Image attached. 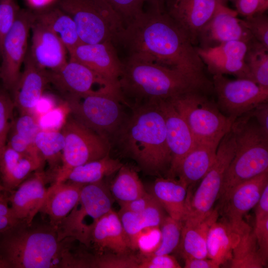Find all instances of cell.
<instances>
[{"label":"cell","instance_id":"44","mask_svg":"<svg viewBox=\"0 0 268 268\" xmlns=\"http://www.w3.org/2000/svg\"><path fill=\"white\" fill-rule=\"evenodd\" d=\"M242 20L254 39L268 49V16L265 13H257Z\"/></svg>","mask_w":268,"mask_h":268},{"label":"cell","instance_id":"23","mask_svg":"<svg viewBox=\"0 0 268 268\" xmlns=\"http://www.w3.org/2000/svg\"><path fill=\"white\" fill-rule=\"evenodd\" d=\"M23 64V71L11 91L12 98L20 113H31L50 82L49 73L48 70L41 68L34 62L29 49Z\"/></svg>","mask_w":268,"mask_h":268},{"label":"cell","instance_id":"4","mask_svg":"<svg viewBox=\"0 0 268 268\" xmlns=\"http://www.w3.org/2000/svg\"><path fill=\"white\" fill-rule=\"evenodd\" d=\"M132 111L112 143L134 160L145 173L152 175L168 173L171 155L161 110L155 104Z\"/></svg>","mask_w":268,"mask_h":268},{"label":"cell","instance_id":"17","mask_svg":"<svg viewBox=\"0 0 268 268\" xmlns=\"http://www.w3.org/2000/svg\"><path fill=\"white\" fill-rule=\"evenodd\" d=\"M238 14L236 10L222 4L200 34L198 43H201V47H213L231 41L249 44L255 40Z\"/></svg>","mask_w":268,"mask_h":268},{"label":"cell","instance_id":"58","mask_svg":"<svg viewBox=\"0 0 268 268\" xmlns=\"http://www.w3.org/2000/svg\"><path fill=\"white\" fill-rule=\"evenodd\" d=\"M4 191H7L6 189L0 183V194Z\"/></svg>","mask_w":268,"mask_h":268},{"label":"cell","instance_id":"43","mask_svg":"<svg viewBox=\"0 0 268 268\" xmlns=\"http://www.w3.org/2000/svg\"><path fill=\"white\" fill-rule=\"evenodd\" d=\"M123 20L125 27L143 12L141 0H107Z\"/></svg>","mask_w":268,"mask_h":268},{"label":"cell","instance_id":"22","mask_svg":"<svg viewBox=\"0 0 268 268\" xmlns=\"http://www.w3.org/2000/svg\"><path fill=\"white\" fill-rule=\"evenodd\" d=\"M48 178L46 173L38 170L20 184L15 191L10 192L8 201L14 216L21 222L27 224L33 222L47 195Z\"/></svg>","mask_w":268,"mask_h":268},{"label":"cell","instance_id":"13","mask_svg":"<svg viewBox=\"0 0 268 268\" xmlns=\"http://www.w3.org/2000/svg\"><path fill=\"white\" fill-rule=\"evenodd\" d=\"M34 11L20 9L15 22L6 36L2 47L0 78L3 87L11 91L21 74V67L28 51V39Z\"/></svg>","mask_w":268,"mask_h":268},{"label":"cell","instance_id":"5","mask_svg":"<svg viewBox=\"0 0 268 268\" xmlns=\"http://www.w3.org/2000/svg\"><path fill=\"white\" fill-rule=\"evenodd\" d=\"M235 151L226 172L219 197L225 199L239 184L268 170V134L248 112L231 127Z\"/></svg>","mask_w":268,"mask_h":268},{"label":"cell","instance_id":"55","mask_svg":"<svg viewBox=\"0 0 268 268\" xmlns=\"http://www.w3.org/2000/svg\"><path fill=\"white\" fill-rule=\"evenodd\" d=\"M21 222L12 216L0 215V233L14 227Z\"/></svg>","mask_w":268,"mask_h":268},{"label":"cell","instance_id":"27","mask_svg":"<svg viewBox=\"0 0 268 268\" xmlns=\"http://www.w3.org/2000/svg\"><path fill=\"white\" fill-rule=\"evenodd\" d=\"M43 164L22 154L8 145L0 154L1 184L8 192L14 190L33 171L39 170Z\"/></svg>","mask_w":268,"mask_h":268},{"label":"cell","instance_id":"12","mask_svg":"<svg viewBox=\"0 0 268 268\" xmlns=\"http://www.w3.org/2000/svg\"><path fill=\"white\" fill-rule=\"evenodd\" d=\"M213 91L221 112L235 120L259 104L268 101V88L247 78L231 80L224 75H213Z\"/></svg>","mask_w":268,"mask_h":268},{"label":"cell","instance_id":"35","mask_svg":"<svg viewBox=\"0 0 268 268\" xmlns=\"http://www.w3.org/2000/svg\"><path fill=\"white\" fill-rule=\"evenodd\" d=\"M35 144L44 161L55 170V175L62 163L65 145L63 134L58 130L40 129L35 137Z\"/></svg>","mask_w":268,"mask_h":268},{"label":"cell","instance_id":"21","mask_svg":"<svg viewBox=\"0 0 268 268\" xmlns=\"http://www.w3.org/2000/svg\"><path fill=\"white\" fill-rule=\"evenodd\" d=\"M31 30L29 51L34 62L41 68L55 71L67 62V51L59 37L46 24L34 17Z\"/></svg>","mask_w":268,"mask_h":268},{"label":"cell","instance_id":"42","mask_svg":"<svg viewBox=\"0 0 268 268\" xmlns=\"http://www.w3.org/2000/svg\"><path fill=\"white\" fill-rule=\"evenodd\" d=\"M20 9L16 0H0V61L4 40L12 28Z\"/></svg>","mask_w":268,"mask_h":268},{"label":"cell","instance_id":"49","mask_svg":"<svg viewBox=\"0 0 268 268\" xmlns=\"http://www.w3.org/2000/svg\"><path fill=\"white\" fill-rule=\"evenodd\" d=\"M154 199L155 197L151 193L146 192L136 199L119 205L122 209L139 213L143 211Z\"/></svg>","mask_w":268,"mask_h":268},{"label":"cell","instance_id":"34","mask_svg":"<svg viewBox=\"0 0 268 268\" xmlns=\"http://www.w3.org/2000/svg\"><path fill=\"white\" fill-rule=\"evenodd\" d=\"M110 191L119 204L136 199L146 192L137 172L124 165L118 171Z\"/></svg>","mask_w":268,"mask_h":268},{"label":"cell","instance_id":"33","mask_svg":"<svg viewBox=\"0 0 268 268\" xmlns=\"http://www.w3.org/2000/svg\"><path fill=\"white\" fill-rule=\"evenodd\" d=\"M231 268H262L266 267L260 253L254 230L247 227L240 234L232 251Z\"/></svg>","mask_w":268,"mask_h":268},{"label":"cell","instance_id":"15","mask_svg":"<svg viewBox=\"0 0 268 268\" xmlns=\"http://www.w3.org/2000/svg\"><path fill=\"white\" fill-rule=\"evenodd\" d=\"M248 43L242 41H231L210 48H196L208 71L213 75L230 74L238 78L253 80L245 61Z\"/></svg>","mask_w":268,"mask_h":268},{"label":"cell","instance_id":"7","mask_svg":"<svg viewBox=\"0 0 268 268\" xmlns=\"http://www.w3.org/2000/svg\"><path fill=\"white\" fill-rule=\"evenodd\" d=\"M206 94L192 91L169 100L185 121L197 143L218 145L235 120L224 115Z\"/></svg>","mask_w":268,"mask_h":268},{"label":"cell","instance_id":"48","mask_svg":"<svg viewBox=\"0 0 268 268\" xmlns=\"http://www.w3.org/2000/svg\"><path fill=\"white\" fill-rule=\"evenodd\" d=\"M235 3L238 14L245 17L265 13L268 8V0H236Z\"/></svg>","mask_w":268,"mask_h":268},{"label":"cell","instance_id":"50","mask_svg":"<svg viewBox=\"0 0 268 268\" xmlns=\"http://www.w3.org/2000/svg\"><path fill=\"white\" fill-rule=\"evenodd\" d=\"M251 112L260 126L268 134V101L259 104Z\"/></svg>","mask_w":268,"mask_h":268},{"label":"cell","instance_id":"32","mask_svg":"<svg viewBox=\"0 0 268 268\" xmlns=\"http://www.w3.org/2000/svg\"><path fill=\"white\" fill-rule=\"evenodd\" d=\"M123 164L118 159L110 157L92 161L73 169L66 181L82 185L99 182L106 176L118 172Z\"/></svg>","mask_w":268,"mask_h":268},{"label":"cell","instance_id":"52","mask_svg":"<svg viewBox=\"0 0 268 268\" xmlns=\"http://www.w3.org/2000/svg\"><path fill=\"white\" fill-rule=\"evenodd\" d=\"M255 207V220L262 219L268 217V184Z\"/></svg>","mask_w":268,"mask_h":268},{"label":"cell","instance_id":"53","mask_svg":"<svg viewBox=\"0 0 268 268\" xmlns=\"http://www.w3.org/2000/svg\"><path fill=\"white\" fill-rule=\"evenodd\" d=\"M59 0H25L26 3L34 11H42L55 5Z\"/></svg>","mask_w":268,"mask_h":268},{"label":"cell","instance_id":"24","mask_svg":"<svg viewBox=\"0 0 268 268\" xmlns=\"http://www.w3.org/2000/svg\"><path fill=\"white\" fill-rule=\"evenodd\" d=\"M91 245L100 253L99 254L108 250L113 254L126 255L132 249L119 216L112 209L103 215L93 227L89 247Z\"/></svg>","mask_w":268,"mask_h":268},{"label":"cell","instance_id":"56","mask_svg":"<svg viewBox=\"0 0 268 268\" xmlns=\"http://www.w3.org/2000/svg\"><path fill=\"white\" fill-rule=\"evenodd\" d=\"M144 3L146 1L149 2L151 4H157L165 7L173 0H141Z\"/></svg>","mask_w":268,"mask_h":268},{"label":"cell","instance_id":"8","mask_svg":"<svg viewBox=\"0 0 268 268\" xmlns=\"http://www.w3.org/2000/svg\"><path fill=\"white\" fill-rule=\"evenodd\" d=\"M66 102L75 119L111 145L130 115L125 110L128 106L116 94L94 93L82 97L68 95Z\"/></svg>","mask_w":268,"mask_h":268},{"label":"cell","instance_id":"51","mask_svg":"<svg viewBox=\"0 0 268 268\" xmlns=\"http://www.w3.org/2000/svg\"><path fill=\"white\" fill-rule=\"evenodd\" d=\"M185 268H218L221 266L215 261L208 258L185 259Z\"/></svg>","mask_w":268,"mask_h":268},{"label":"cell","instance_id":"25","mask_svg":"<svg viewBox=\"0 0 268 268\" xmlns=\"http://www.w3.org/2000/svg\"><path fill=\"white\" fill-rule=\"evenodd\" d=\"M83 186L68 181L54 183L48 188L39 211L48 215L49 223L57 227L76 204Z\"/></svg>","mask_w":268,"mask_h":268},{"label":"cell","instance_id":"37","mask_svg":"<svg viewBox=\"0 0 268 268\" xmlns=\"http://www.w3.org/2000/svg\"><path fill=\"white\" fill-rule=\"evenodd\" d=\"M159 227L160 240L153 251L146 255L170 254L176 250L179 245L183 221L165 215Z\"/></svg>","mask_w":268,"mask_h":268},{"label":"cell","instance_id":"20","mask_svg":"<svg viewBox=\"0 0 268 268\" xmlns=\"http://www.w3.org/2000/svg\"><path fill=\"white\" fill-rule=\"evenodd\" d=\"M156 104L164 117L166 141L171 155L168 177L175 178L182 160L197 143L185 121L169 99Z\"/></svg>","mask_w":268,"mask_h":268},{"label":"cell","instance_id":"10","mask_svg":"<svg viewBox=\"0 0 268 268\" xmlns=\"http://www.w3.org/2000/svg\"><path fill=\"white\" fill-rule=\"evenodd\" d=\"M61 132L65 145L61 165L54 176V183L66 181L74 168L101 159L110 152L109 142L82 125L71 114L67 117Z\"/></svg>","mask_w":268,"mask_h":268},{"label":"cell","instance_id":"46","mask_svg":"<svg viewBox=\"0 0 268 268\" xmlns=\"http://www.w3.org/2000/svg\"><path fill=\"white\" fill-rule=\"evenodd\" d=\"M138 268H180L182 267L173 256L169 254L148 255L138 258Z\"/></svg>","mask_w":268,"mask_h":268},{"label":"cell","instance_id":"59","mask_svg":"<svg viewBox=\"0 0 268 268\" xmlns=\"http://www.w3.org/2000/svg\"><path fill=\"white\" fill-rule=\"evenodd\" d=\"M224 2L227 1H234L236 0H222Z\"/></svg>","mask_w":268,"mask_h":268},{"label":"cell","instance_id":"38","mask_svg":"<svg viewBox=\"0 0 268 268\" xmlns=\"http://www.w3.org/2000/svg\"><path fill=\"white\" fill-rule=\"evenodd\" d=\"M118 214L132 250L137 249L139 236L145 229L149 228L146 219L142 212L136 213L120 209Z\"/></svg>","mask_w":268,"mask_h":268},{"label":"cell","instance_id":"41","mask_svg":"<svg viewBox=\"0 0 268 268\" xmlns=\"http://www.w3.org/2000/svg\"><path fill=\"white\" fill-rule=\"evenodd\" d=\"M40 130L38 120L31 113H21L20 116L13 121L10 129L35 147V137Z\"/></svg>","mask_w":268,"mask_h":268},{"label":"cell","instance_id":"30","mask_svg":"<svg viewBox=\"0 0 268 268\" xmlns=\"http://www.w3.org/2000/svg\"><path fill=\"white\" fill-rule=\"evenodd\" d=\"M241 232L233 228L225 219L214 221L210 226L207 235V258L220 265L229 262Z\"/></svg>","mask_w":268,"mask_h":268},{"label":"cell","instance_id":"29","mask_svg":"<svg viewBox=\"0 0 268 268\" xmlns=\"http://www.w3.org/2000/svg\"><path fill=\"white\" fill-rule=\"evenodd\" d=\"M218 145L197 143L184 157L175 177L185 183L188 188L201 180L212 165Z\"/></svg>","mask_w":268,"mask_h":268},{"label":"cell","instance_id":"16","mask_svg":"<svg viewBox=\"0 0 268 268\" xmlns=\"http://www.w3.org/2000/svg\"><path fill=\"white\" fill-rule=\"evenodd\" d=\"M222 0H173L165 9L184 31L194 46Z\"/></svg>","mask_w":268,"mask_h":268},{"label":"cell","instance_id":"40","mask_svg":"<svg viewBox=\"0 0 268 268\" xmlns=\"http://www.w3.org/2000/svg\"><path fill=\"white\" fill-rule=\"evenodd\" d=\"M138 258L130 254H99L92 257L90 268H138Z\"/></svg>","mask_w":268,"mask_h":268},{"label":"cell","instance_id":"2","mask_svg":"<svg viewBox=\"0 0 268 268\" xmlns=\"http://www.w3.org/2000/svg\"><path fill=\"white\" fill-rule=\"evenodd\" d=\"M0 234V268L83 267L81 255L72 252L70 243L74 240H59L57 227L50 223L21 222Z\"/></svg>","mask_w":268,"mask_h":268},{"label":"cell","instance_id":"1","mask_svg":"<svg viewBox=\"0 0 268 268\" xmlns=\"http://www.w3.org/2000/svg\"><path fill=\"white\" fill-rule=\"evenodd\" d=\"M119 43L129 56L178 70L212 85L204 73V65L184 31L159 5L151 4L125 27Z\"/></svg>","mask_w":268,"mask_h":268},{"label":"cell","instance_id":"31","mask_svg":"<svg viewBox=\"0 0 268 268\" xmlns=\"http://www.w3.org/2000/svg\"><path fill=\"white\" fill-rule=\"evenodd\" d=\"M34 13L36 19L46 24L59 37L68 53L82 43L74 20L58 5Z\"/></svg>","mask_w":268,"mask_h":268},{"label":"cell","instance_id":"19","mask_svg":"<svg viewBox=\"0 0 268 268\" xmlns=\"http://www.w3.org/2000/svg\"><path fill=\"white\" fill-rule=\"evenodd\" d=\"M268 184V170L236 186L221 205L224 219L239 231L246 228L249 225L243 217L257 204Z\"/></svg>","mask_w":268,"mask_h":268},{"label":"cell","instance_id":"47","mask_svg":"<svg viewBox=\"0 0 268 268\" xmlns=\"http://www.w3.org/2000/svg\"><path fill=\"white\" fill-rule=\"evenodd\" d=\"M254 232L263 261L267 265L268 259V217L255 220Z\"/></svg>","mask_w":268,"mask_h":268},{"label":"cell","instance_id":"28","mask_svg":"<svg viewBox=\"0 0 268 268\" xmlns=\"http://www.w3.org/2000/svg\"><path fill=\"white\" fill-rule=\"evenodd\" d=\"M188 187L179 179L159 177L151 193L170 217L183 221L186 213Z\"/></svg>","mask_w":268,"mask_h":268},{"label":"cell","instance_id":"39","mask_svg":"<svg viewBox=\"0 0 268 268\" xmlns=\"http://www.w3.org/2000/svg\"><path fill=\"white\" fill-rule=\"evenodd\" d=\"M7 91L3 87L0 89V154L6 145L15 107Z\"/></svg>","mask_w":268,"mask_h":268},{"label":"cell","instance_id":"3","mask_svg":"<svg viewBox=\"0 0 268 268\" xmlns=\"http://www.w3.org/2000/svg\"><path fill=\"white\" fill-rule=\"evenodd\" d=\"M118 86L121 99L131 110L189 92L213 90L178 70L130 56L123 62Z\"/></svg>","mask_w":268,"mask_h":268},{"label":"cell","instance_id":"14","mask_svg":"<svg viewBox=\"0 0 268 268\" xmlns=\"http://www.w3.org/2000/svg\"><path fill=\"white\" fill-rule=\"evenodd\" d=\"M50 82L67 96L82 97L94 93H105L94 88L120 95L119 87L81 63L69 59L61 68L48 70Z\"/></svg>","mask_w":268,"mask_h":268},{"label":"cell","instance_id":"57","mask_svg":"<svg viewBox=\"0 0 268 268\" xmlns=\"http://www.w3.org/2000/svg\"><path fill=\"white\" fill-rule=\"evenodd\" d=\"M7 200H8L7 198H6L1 194H0V202Z\"/></svg>","mask_w":268,"mask_h":268},{"label":"cell","instance_id":"54","mask_svg":"<svg viewBox=\"0 0 268 268\" xmlns=\"http://www.w3.org/2000/svg\"><path fill=\"white\" fill-rule=\"evenodd\" d=\"M54 103L53 100L50 97L43 96L38 101L35 108L37 112L41 115L49 112L54 108Z\"/></svg>","mask_w":268,"mask_h":268},{"label":"cell","instance_id":"11","mask_svg":"<svg viewBox=\"0 0 268 268\" xmlns=\"http://www.w3.org/2000/svg\"><path fill=\"white\" fill-rule=\"evenodd\" d=\"M235 151V140L232 130L220 140L214 161L191 198L187 194L186 213L183 220H201L213 211L218 199L227 169Z\"/></svg>","mask_w":268,"mask_h":268},{"label":"cell","instance_id":"6","mask_svg":"<svg viewBox=\"0 0 268 268\" xmlns=\"http://www.w3.org/2000/svg\"><path fill=\"white\" fill-rule=\"evenodd\" d=\"M57 5L74 20L82 43H119L125 25L107 0H59Z\"/></svg>","mask_w":268,"mask_h":268},{"label":"cell","instance_id":"18","mask_svg":"<svg viewBox=\"0 0 268 268\" xmlns=\"http://www.w3.org/2000/svg\"><path fill=\"white\" fill-rule=\"evenodd\" d=\"M68 54L69 59L81 63L118 86L123 62L119 58L112 42L82 43Z\"/></svg>","mask_w":268,"mask_h":268},{"label":"cell","instance_id":"45","mask_svg":"<svg viewBox=\"0 0 268 268\" xmlns=\"http://www.w3.org/2000/svg\"><path fill=\"white\" fill-rule=\"evenodd\" d=\"M70 110L66 102L63 107H54L49 112L41 115L38 122L40 129L58 130L65 124Z\"/></svg>","mask_w":268,"mask_h":268},{"label":"cell","instance_id":"36","mask_svg":"<svg viewBox=\"0 0 268 268\" xmlns=\"http://www.w3.org/2000/svg\"><path fill=\"white\" fill-rule=\"evenodd\" d=\"M268 49L256 40L248 44L245 61L252 79L261 86L268 88Z\"/></svg>","mask_w":268,"mask_h":268},{"label":"cell","instance_id":"9","mask_svg":"<svg viewBox=\"0 0 268 268\" xmlns=\"http://www.w3.org/2000/svg\"><path fill=\"white\" fill-rule=\"evenodd\" d=\"M113 199L102 181L83 185L76 204L56 227L59 240L72 238L89 247L93 228L112 209Z\"/></svg>","mask_w":268,"mask_h":268},{"label":"cell","instance_id":"26","mask_svg":"<svg viewBox=\"0 0 268 268\" xmlns=\"http://www.w3.org/2000/svg\"><path fill=\"white\" fill-rule=\"evenodd\" d=\"M218 216V211L211 213L201 220L186 219L179 245L177 248L183 259L207 258L206 238L208 229Z\"/></svg>","mask_w":268,"mask_h":268}]
</instances>
